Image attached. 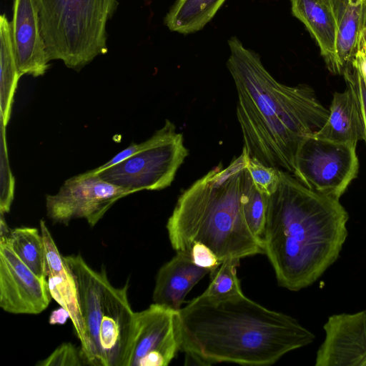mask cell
<instances>
[{"label": "cell", "instance_id": "30bf717a", "mask_svg": "<svg viewBox=\"0 0 366 366\" xmlns=\"http://www.w3.org/2000/svg\"><path fill=\"white\" fill-rule=\"evenodd\" d=\"M51 295L46 277L35 274L0 241V306L12 314L36 315L49 305Z\"/></svg>", "mask_w": 366, "mask_h": 366}, {"label": "cell", "instance_id": "9c48e42d", "mask_svg": "<svg viewBox=\"0 0 366 366\" xmlns=\"http://www.w3.org/2000/svg\"><path fill=\"white\" fill-rule=\"evenodd\" d=\"M129 194L88 171L66 180L56 194L46 195V214L54 223L67 225L84 218L93 227L117 200Z\"/></svg>", "mask_w": 366, "mask_h": 366}, {"label": "cell", "instance_id": "4316f807", "mask_svg": "<svg viewBox=\"0 0 366 366\" xmlns=\"http://www.w3.org/2000/svg\"><path fill=\"white\" fill-rule=\"evenodd\" d=\"M345 82L350 83L354 88L359 99L366 136V81L361 71L352 66L350 71L343 75ZM366 142V139H365Z\"/></svg>", "mask_w": 366, "mask_h": 366}, {"label": "cell", "instance_id": "7c38bea8", "mask_svg": "<svg viewBox=\"0 0 366 366\" xmlns=\"http://www.w3.org/2000/svg\"><path fill=\"white\" fill-rule=\"evenodd\" d=\"M316 366H366V310L330 316Z\"/></svg>", "mask_w": 366, "mask_h": 366}, {"label": "cell", "instance_id": "9a60e30c", "mask_svg": "<svg viewBox=\"0 0 366 366\" xmlns=\"http://www.w3.org/2000/svg\"><path fill=\"white\" fill-rule=\"evenodd\" d=\"M40 232L44 243L46 277L51 297L69 312L82 347L86 342V332L76 281L43 219L40 220Z\"/></svg>", "mask_w": 366, "mask_h": 366}, {"label": "cell", "instance_id": "f546056e", "mask_svg": "<svg viewBox=\"0 0 366 366\" xmlns=\"http://www.w3.org/2000/svg\"><path fill=\"white\" fill-rule=\"evenodd\" d=\"M362 73V72H361ZM363 75V74H362ZM364 76V75H363ZM365 79V81H366V76H364Z\"/></svg>", "mask_w": 366, "mask_h": 366}, {"label": "cell", "instance_id": "ba28073f", "mask_svg": "<svg viewBox=\"0 0 366 366\" xmlns=\"http://www.w3.org/2000/svg\"><path fill=\"white\" fill-rule=\"evenodd\" d=\"M179 350L178 312L153 303L134 314L123 366H167Z\"/></svg>", "mask_w": 366, "mask_h": 366}, {"label": "cell", "instance_id": "4fadbf2b", "mask_svg": "<svg viewBox=\"0 0 366 366\" xmlns=\"http://www.w3.org/2000/svg\"><path fill=\"white\" fill-rule=\"evenodd\" d=\"M127 291L128 282L115 287L106 281L99 332L102 366H123L134 314Z\"/></svg>", "mask_w": 366, "mask_h": 366}, {"label": "cell", "instance_id": "ac0fdd59", "mask_svg": "<svg viewBox=\"0 0 366 366\" xmlns=\"http://www.w3.org/2000/svg\"><path fill=\"white\" fill-rule=\"evenodd\" d=\"M292 13L317 42L327 69L337 74V26L330 0H290Z\"/></svg>", "mask_w": 366, "mask_h": 366}, {"label": "cell", "instance_id": "277c9868", "mask_svg": "<svg viewBox=\"0 0 366 366\" xmlns=\"http://www.w3.org/2000/svg\"><path fill=\"white\" fill-rule=\"evenodd\" d=\"M243 148L227 167L219 163L182 192L166 227L172 248L190 254L192 244L209 247L222 262L264 254L250 229L247 202L256 188Z\"/></svg>", "mask_w": 366, "mask_h": 366}, {"label": "cell", "instance_id": "d4e9b609", "mask_svg": "<svg viewBox=\"0 0 366 366\" xmlns=\"http://www.w3.org/2000/svg\"><path fill=\"white\" fill-rule=\"evenodd\" d=\"M84 362L76 347L71 342L60 345L49 357L39 361L38 366H79Z\"/></svg>", "mask_w": 366, "mask_h": 366}, {"label": "cell", "instance_id": "52a82bcc", "mask_svg": "<svg viewBox=\"0 0 366 366\" xmlns=\"http://www.w3.org/2000/svg\"><path fill=\"white\" fill-rule=\"evenodd\" d=\"M294 176L318 193L340 199L359 170L356 145L306 136L295 159Z\"/></svg>", "mask_w": 366, "mask_h": 366}, {"label": "cell", "instance_id": "f1b7e54d", "mask_svg": "<svg viewBox=\"0 0 366 366\" xmlns=\"http://www.w3.org/2000/svg\"><path fill=\"white\" fill-rule=\"evenodd\" d=\"M4 214H1V223H0V240L8 239L11 230L6 224V221L4 220Z\"/></svg>", "mask_w": 366, "mask_h": 366}, {"label": "cell", "instance_id": "e0dca14e", "mask_svg": "<svg viewBox=\"0 0 366 366\" xmlns=\"http://www.w3.org/2000/svg\"><path fill=\"white\" fill-rule=\"evenodd\" d=\"M346 89L335 92L324 125L314 134L315 137L332 142L357 145L366 139L362 114L357 94L346 82Z\"/></svg>", "mask_w": 366, "mask_h": 366}, {"label": "cell", "instance_id": "cb8c5ba5", "mask_svg": "<svg viewBox=\"0 0 366 366\" xmlns=\"http://www.w3.org/2000/svg\"><path fill=\"white\" fill-rule=\"evenodd\" d=\"M247 168L257 189L268 196L275 192L279 183V169L269 167L249 155Z\"/></svg>", "mask_w": 366, "mask_h": 366}, {"label": "cell", "instance_id": "7402d4cb", "mask_svg": "<svg viewBox=\"0 0 366 366\" xmlns=\"http://www.w3.org/2000/svg\"><path fill=\"white\" fill-rule=\"evenodd\" d=\"M6 240L19 258L35 274L46 277V255L41 232L34 227L11 230ZM1 241V240H0Z\"/></svg>", "mask_w": 366, "mask_h": 366}, {"label": "cell", "instance_id": "7a4b0ae2", "mask_svg": "<svg viewBox=\"0 0 366 366\" xmlns=\"http://www.w3.org/2000/svg\"><path fill=\"white\" fill-rule=\"evenodd\" d=\"M181 350L189 364L270 365L311 344L315 335L295 318L246 297L200 295L178 311Z\"/></svg>", "mask_w": 366, "mask_h": 366}, {"label": "cell", "instance_id": "ffe728a7", "mask_svg": "<svg viewBox=\"0 0 366 366\" xmlns=\"http://www.w3.org/2000/svg\"><path fill=\"white\" fill-rule=\"evenodd\" d=\"M227 0H177L164 23L171 31L183 35L196 33L210 22Z\"/></svg>", "mask_w": 366, "mask_h": 366}, {"label": "cell", "instance_id": "83f0119b", "mask_svg": "<svg viewBox=\"0 0 366 366\" xmlns=\"http://www.w3.org/2000/svg\"><path fill=\"white\" fill-rule=\"evenodd\" d=\"M69 317H70L69 312L61 307L51 312L49 322L51 325H63Z\"/></svg>", "mask_w": 366, "mask_h": 366}, {"label": "cell", "instance_id": "603a6c76", "mask_svg": "<svg viewBox=\"0 0 366 366\" xmlns=\"http://www.w3.org/2000/svg\"><path fill=\"white\" fill-rule=\"evenodd\" d=\"M239 259L227 258L210 274L212 281L202 295L211 298L227 297L243 292L237 275Z\"/></svg>", "mask_w": 366, "mask_h": 366}, {"label": "cell", "instance_id": "3957f363", "mask_svg": "<svg viewBox=\"0 0 366 366\" xmlns=\"http://www.w3.org/2000/svg\"><path fill=\"white\" fill-rule=\"evenodd\" d=\"M278 172L277 188L267 199L264 254L278 284L298 291L316 282L337 259L349 216L340 199L309 189L285 170Z\"/></svg>", "mask_w": 366, "mask_h": 366}, {"label": "cell", "instance_id": "d6986e66", "mask_svg": "<svg viewBox=\"0 0 366 366\" xmlns=\"http://www.w3.org/2000/svg\"><path fill=\"white\" fill-rule=\"evenodd\" d=\"M337 26V74L352 69L362 32L366 28V0H330Z\"/></svg>", "mask_w": 366, "mask_h": 366}, {"label": "cell", "instance_id": "44dd1931", "mask_svg": "<svg viewBox=\"0 0 366 366\" xmlns=\"http://www.w3.org/2000/svg\"><path fill=\"white\" fill-rule=\"evenodd\" d=\"M1 115L6 126L18 81L21 77L16 65L11 22L5 14L0 16Z\"/></svg>", "mask_w": 366, "mask_h": 366}, {"label": "cell", "instance_id": "6da1fadb", "mask_svg": "<svg viewBox=\"0 0 366 366\" xmlns=\"http://www.w3.org/2000/svg\"><path fill=\"white\" fill-rule=\"evenodd\" d=\"M227 44V67L237 93V117L248 155L262 163L295 174L299 147L316 133L329 116L308 86L277 81L260 56L235 36Z\"/></svg>", "mask_w": 366, "mask_h": 366}, {"label": "cell", "instance_id": "5bb4252c", "mask_svg": "<svg viewBox=\"0 0 366 366\" xmlns=\"http://www.w3.org/2000/svg\"><path fill=\"white\" fill-rule=\"evenodd\" d=\"M11 35L18 71L42 76L50 61L42 36L34 0H14Z\"/></svg>", "mask_w": 366, "mask_h": 366}, {"label": "cell", "instance_id": "8fae6325", "mask_svg": "<svg viewBox=\"0 0 366 366\" xmlns=\"http://www.w3.org/2000/svg\"><path fill=\"white\" fill-rule=\"evenodd\" d=\"M64 260L76 281L86 342L80 352L84 363L102 366L99 332L103 309V296L108 277L104 269H92L80 254L64 256Z\"/></svg>", "mask_w": 366, "mask_h": 366}, {"label": "cell", "instance_id": "8992f818", "mask_svg": "<svg viewBox=\"0 0 366 366\" xmlns=\"http://www.w3.org/2000/svg\"><path fill=\"white\" fill-rule=\"evenodd\" d=\"M149 139L148 145L139 152L96 174L130 194L170 186L189 154L183 135L177 132L173 122L166 119Z\"/></svg>", "mask_w": 366, "mask_h": 366}, {"label": "cell", "instance_id": "2e32d148", "mask_svg": "<svg viewBox=\"0 0 366 366\" xmlns=\"http://www.w3.org/2000/svg\"><path fill=\"white\" fill-rule=\"evenodd\" d=\"M207 274L209 270L195 264L190 254L177 252L157 272L154 303L179 311L187 294Z\"/></svg>", "mask_w": 366, "mask_h": 366}, {"label": "cell", "instance_id": "484cf974", "mask_svg": "<svg viewBox=\"0 0 366 366\" xmlns=\"http://www.w3.org/2000/svg\"><path fill=\"white\" fill-rule=\"evenodd\" d=\"M190 256L193 262L200 267L209 270V274L214 273L222 264V261L214 252L204 244L195 242L190 249Z\"/></svg>", "mask_w": 366, "mask_h": 366}, {"label": "cell", "instance_id": "5b68a950", "mask_svg": "<svg viewBox=\"0 0 366 366\" xmlns=\"http://www.w3.org/2000/svg\"><path fill=\"white\" fill-rule=\"evenodd\" d=\"M49 60L79 70L108 51L107 24L117 0H34Z\"/></svg>", "mask_w": 366, "mask_h": 366}]
</instances>
